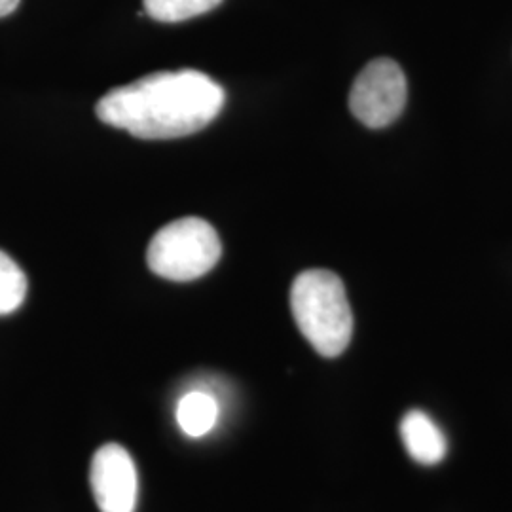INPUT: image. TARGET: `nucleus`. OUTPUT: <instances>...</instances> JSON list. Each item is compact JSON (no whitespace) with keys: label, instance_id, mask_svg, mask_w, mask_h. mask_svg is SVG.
<instances>
[{"label":"nucleus","instance_id":"6e6552de","mask_svg":"<svg viewBox=\"0 0 512 512\" xmlns=\"http://www.w3.org/2000/svg\"><path fill=\"white\" fill-rule=\"evenodd\" d=\"M222 0H143L145 12L156 21L179 23L217 8Z\"/></svg>","mask_w":512,"mask_h":512},{"label":"nucleus","instance_id":"20e7f679","mask_svg":"<svg viewBox=\"0 0 512 512\" xmlns=\"http://www.w3.org/2000/svg\"><path fill=\"white\" fill-rule=\"evenodd\" d=\"M406 95V76L399 63L380 57L370 61L355 78L349 109L366 128H387L403 114Z\"/></svg>","mask_w":512,"mask_h":512},{"label":"nucleus","instance_id":"f03ea898","mask_svg":"<svg viewBox=\"0 0 512 512\" xmlns=\"http://www.w3.org/2000/svg\"><path fill=\"white\" fill-rule=\"evenodd\" d=\"M296 327L319 355L338 357L353 336V313L342 279L329 270H306L291 287Z\"/></svg>","mask_w":512,"mask_h":512},{"label":"nucleus","instance_id":"9d476101","mask_svg":"<svg viewBox=\"0 0 512 512\" xmlns=\"http://www.w3.org/2000/svg\"><path fill=\"white\" fill-rule=\"evenodd\" d=\"M19 0H0V18L12 14L18 8Z\"/></svg>","mask_w":512,"mask_h":512},{"label":"nucleus","instance_id":"7ed1b4c3","mask_svg":"<svg viewBox=\"0 0 512 512\" xmlns=\"http://www.w3.org/2000/svg\"><path fill=\"white\" fill-rule=\"evenodd\" d=\"M222 255L217 230L198 217H184L164 226L150 241L148 268L169 281H194L209 274Z\"/></svg>","mask_w":512,"mask_h":512},{"label":"nucleus","instance_id":"39448f33","mask_svg":"<svg viewBox=\"0 0 512 512\" xmlns=\"http://www.w3.org/2000/svg\"><path fill=\"white\" fill-rule=\"evenodd\" d=\"M90 486L101 512H133L137 503V469L120 444L101 446L92 459Z\"/></svg>","mask_w":512,"mask_h":512},{"label":"nucleus","instance_id":"f257e3e1","mask_svg":"<svg viewBox=\"0 0 512 512\" xmlns=\"http://www.w3.org/2000/svg\"><path fill=\"white\" fill-rule=\"evenodd\" d=\"M224 107V90L207 74L165 71L120 86L99 99L97 118L139 139H177L209 126Z\"/></svg>","mask_w":512,"mask_h":512},{"label":"nucleus","instance_id":"423d86ee","mask_svg":"<svg viewBox=\"0 0 512 512\" xmlns=\"http://www.w3.org/2000/svg\"><path fill=\"white\" fill-rule=\"evenodd\" d=\"M401 437L408 456L420 465H437L448 452V442L439 425L421 410H410L404 416Z\"/></svg>","mask_w":512,"mask_h":512},{"label":"nucleus","instance_id":"1a4fd4ad","mask_svg":"<svg viewBox=\"0 0 512 512\" xmlns=\"http://www.w3.org/2000/svg\"><path fill=\"white\" fill-rule=\"evenodd\" d=\"M27 277L12 256L0 251V315H10L25 302Z\"/></svg>","mask_w":512,"mask_h":512},{"label":"nucleus","instance_id":"0eeeda50","mask_svg":"<svg viewBox=\"0 0 512 512\" xmlns=\"http://www.w3.org/2000/svg\"><path fill=\"white\" fill-rule=\"evenodd\" d=\"M219 420V403L205 391H190L177 404V423L184 435L200 439Z\"/></svg>","mask_w":512,"mask_h":512}]
</instances>
